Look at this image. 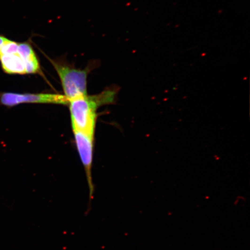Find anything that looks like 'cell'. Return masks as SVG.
Here are the masks:
<instances>
[{"label": "cell", "mask_w": 250, "mask_h": 250, "mask_svg": "<svg viewBox=\"0 0 250 250\" xmlns=\"http://www.w3.org/2000/svg\"><path fill=\"white\" fill-rule=\"evenodd\" d=\"M30 38L19 42L16 49L6 54L0 55L2 70L8 74H27L35 70L39 65V59Z\"/></svg>", "instance_id": "3957f363"}, {"label": "cell", "mask_w": 250, "mask_h": 250, "mask_svg": "<svg viewBox=\"0 0 250 250\" xmlns=\"http://www.w3.org/2000/svg\"><path fill=\"white\" fill-rule=\"evenodd\" d=\"M1 102L5 105L9 107L22 103L68 104V101L64 95L51 93H4Z\"/></svg>", "instance_id": "5b68a950"}, {"label": "cell", "mask_w": 250, "mask_h": 250, "mask_svg": "<svg viewBox=\"0 0 250 250\" xmlns=\"http://www.w3.org/2000/svg\"><path fill=\"white\" fill-rule=\"evenodd\" d=\"M41 53L47 59L57 72L63 89L64 96L70 101L87 95V80L92 70L100 66V61L90 60L84 69L77 68L74 64L68 62L65 56L51 58L43 51Z\"/></svg>", "instance_id": "7a4b0ae2"}, {"label": "cell", "mask_w": 250, "mask_h": 250, "mask_svg": "<svg viewBox=\"0 0 250 250\" xmlns=\"http://www.w3.org/2000/svg\"><path fill=\"white\" fill-rule=\"evenodd\" d=\"M119 87L107 88L93 96H81L70 101V112L72 129L94 136L98 107L116 102Z\"/></svg>", "instance_id": "6da1fadb"}, {"label": "cell", "mask_w": 250, "mask_h": 250, "mask_svg": "<svg viewBox=\"0 0 250 250\" xmlns=\"http://www.w3.org/2000/svg\"><path fill=\"white\" fill-rule=\"evenodd\" d=\"M75 141L82 163L85 171L89 188V204H90L94 193L92 175L94 136L81 131L73 130Z\"/></svg>", "instance_id": "277c9868"}]
</instances>
